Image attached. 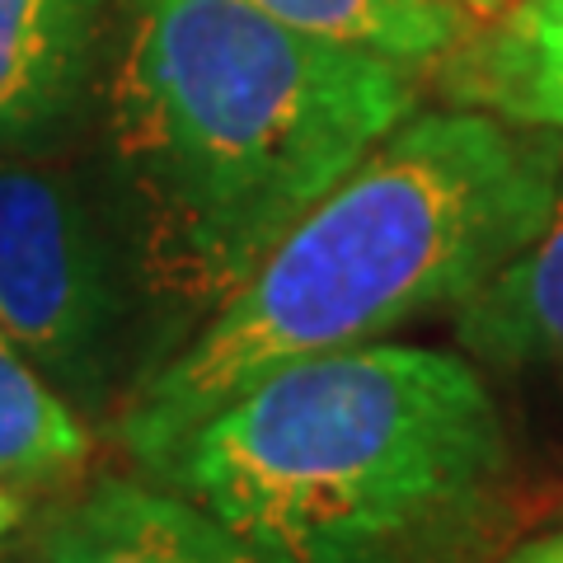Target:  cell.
Returning a JSON list of instances; mask_svg holds the SVG:
<instances>
[{
  "mask_svg": "<svg viewBox=\"0 0 563 563\" xmlns=\"http://www.w3.org/2000/svg\"><path fill=\"white\" fill-rule=\"evenodd\" d=\"M418 109V70L244 0H122L109 141L146 282L217 310Z\"/></svg>",
  "mask_w": 563,
  "mask_h": 563,
  "instance_id": "obj_1",
  "label": "cell"
},
{
  "mask_svg": "<svg viewBox=\"0 0 563 563\" xmlns=\"http://www.w3.org/2000/svg\"><path fill=\"white\" fill-rule=\"evenodd\" d=\"M155 474L287 563H461L512 442L474 357L362 343L254 380Z\"/></svg>",
  "mask_w": 563,
  "mask_h": 563,
  "instance_id": "obj_3",
  "label": "cell"
},
{
  "mask_svg": "<svg viewBox=\"0 0 563 563\" xmlns=\"http://www.w3.org/2000/svg\"><path fill=\"white\" fill-rule=\"evenodd\" d=\"M47 563H287L169 484L99 479L47 531Z\"/></svg>",
  "mask_w": 563,
  "mask_h": 563,
  "instance_id": "obj_5",
  "label": "cell"
},
{
  "mask_svg": "<svg viewBox=\"0 0 563 563\" xmlns=\"http://www.w3.org/2000/svg\"><path fill=\"white\" fill-rule=\"evenodd\" d=\"M451 5H461V10L470 14V20H474V24H488V20H493V14H498V10L507 5V0H451Z\"/></svg>",
  "mask_w": 563,
  "mask_h": 563,
  "instance_id": "obj_13",
  "label": "cell"
},
{
  "mask_svg": "<svg viewBox=\"0 0 563 563\" xmlns=\"http://www.w3.org/2000/svg\"><path fill=\"white\" fill-rule=\"evenodd\" d=\"M109 0H0V146H24L80 99Z\"/></svg>",
  "mask_w": 563,
  "mask_h": 563,
  "instance_id": "obj_7",
  "label": "cell"
},
{
  "mask_svg": "<svg viewBox=\"0 0 563 563\" xmlns=\"http://www.w3.org/2000/svg\"><path fill=\"white\" fill-rule=\"evenodd\" d=\"M559 141L479 109H413L136 385L122 446L155 470L277 366L461 310L550 217Z\"/></svg>",
  "mask_w": 563,
  "mask_h": 563,
  "instance_id": "obj_2",
  "label": "cell"
},
{
  "mask_svg": "<svg viewBox=\"0 0 563 563\" xmlns=\"http://www.w3.org/2000/svg\"><path fill=\"white\" fill-rule=\"evenodd\" d=\"M503 563H563V531L544 536V540H531V544H521V550H512Z\"/></svg>",
  "mask_w": 563,
  "mask_h": 563,
  "instance_id": "obj_11",
  "label": "cell"
},
{
  "mask_svg": "<svg viewBox=\"0 0 563 563\" xmlns=\"http://www.w3.org/2000/svg\"><path fill=\"white\" fill-rule=\"evenodd\" d=\"M14 526H20V498H14V493L0 484V540H5Z\"/></svg>",
  "mask_w": 563,
  "mask_h": 563,
  "instance_id": "obj_12",
  "label": "cell"
},
{
  "mask_svg": "<svg viewBox=\"0 0 563 563\" xmlns=\"http://www.w3.org/2000/svg\"><path fill=\"white\" fill-rule=\"evenodd\" d=\"M118 320L109 244L70 179L0 165V329L66 395H95Z\"/></svg>",
  "mask_w": 563,
  "mask_h": 563,
  "instance_id": "obj_4",
  "label": "cell"
},
{
  "mask_svg": "<svg viewBox=\"0 0 563 563\" xmlns=\"http://www.w3.org/2000/svg\"><path fill=\"white\" fill-rule=\"evenodd\" d=\"M324 43L362 47L409 70H442L479 29L451 0H244Z\"/></svg>",
  "mask_w": 563,
  "mask_h": 563,
  "instance_id": "obj_9",
  "label": "cell"
},
{
  "mask_svg": "<svg viewBox=\"0 0 563 563\" xmlns=\"http://www.w3.org/2000/svg\"><path fill=\"white\" fill-rule=\"evenodd\" d=\"M465 357L507 372L563 376V141L550 217L521 254H512L470 301L455 310Z\"/></svg>",
  "mask_w": 563,
  "mask_h": 563,
  "instance_id": "obj_8",
  "label": "cell"
},
{
  "mask_svg": "<svg viewBox=\"0 0 563 563\" xmlns=\"http://www.w3.org/2000/svg\"><path fill=\"white\" fill-rule=\"evenodd\" d=\"M90 428L0 329V484L52 488L90 465Z\"/></svg>",
  "mask_w": 563,
  "mask_h": 563,
  "instance_id": "obj_10",
  "label": "cell"
},
{
  "mask_svg": "<svg viewBox=\"0 0 563 563\" xmlns=\"http://www.w3.org/2000/svg\"><path fill=\"white\" fill-rule=\"evenodd\" d=\"M442 70L465 109L563 136V0H507Z\"/></svg>",
  "mask_w": 563,
  "mask_h": 563,
  "instance_id": "obj_6",
  "label": "cell"
}]
</instances>
